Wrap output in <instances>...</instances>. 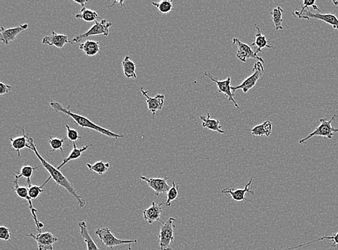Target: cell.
<instances>
[{
	"label": "cell",
	"instance_id": "obj_1",
	"mask_svg": "<svg viewBox=\"0 0 338 250\" xmlns=\"http://www.w3.org/2000/svg\"><path fill=\"white\" fill-rule=\"evenodd\" d=\"M29 144H30V147H31V150L32 152L35 153L36 157H38V160L41 162L43 167H44L45 170L49 173L50 177H51L52 180H53L58 186L64 188V189L72 196L73 199H75L76 201H77L78 204H79V207H80L81 209H82V208H84V206L87 205V201L82 199V196H81L80 195L78 194L77 191L74 189V186H73L70 182L68 180L67 178L64 176V174L61 173L59 170H58L57 167L53 166L49 162H47V161L44 160V159L42 157V156L39 154L38 151L37 150L36 145L35 144V141H34V139H32V138H30V139H29Z\"/></svg>",
	"mask_w": 338,
	"mask_h": 250
},
{
	"label": "cell",
	"instance_id": "obj_2",
	"mask_svg": "<svg viewBox=\"0 0 338 250\" xmlns=\"http://www.w3.org/2000/svg\"><path fill=\"white\" fill-rule=\"evenodd\" d=\"M50 106L57 113H64V114L72 118L74 123H76L77 126H80V127L93 130V131H97L100 134L105 135L108 137L113 138V139H121V138L124 137L123 135L117 134L114 132H112L106 128L97 126L95 123L89 120L88 118L81 116V115L77 114V113H73L70 110V106L68 107L67 108H65L61 103H57V102H51Z\"/></svg>",
	"mask_w": 338,
	"mask_h": 250
},
{
	"label": "cell",
	"instance_id": "obj_3",
	"mask_svg": "<svg viewBox=\"0 0 338 250\" xmlns=\"http://www.w3.org/2000/svg\"><path fill=\"white\" fill-rule=\"evenodd\" d=\"M337 115H334L330 121H328L326 118H320V126L313 132L310 133V134L306 138L301 139L299 143L301 144H305L307 140L315 136H323L329 139H332L335 133L338 132V128H335L332 126V123L337 118Z\"/></svg>",
	"mask_w": 338,
	"mask_h": 250
},
{
	"label": "cell",
	"instance_id": "obj_4",
	"mask_svg": "<svg viewBox=\"0 0 338 250\" xmlns=\"http://www.w3.org/2000/svg\"><path fill=\"white\" fill-rule=\"evenodd\" d=\"M175 220L176 219L170 218L161 227L159 235L161 250H173L171 245L175 243L174 230L175 229V225H174V222Z\"/></svg>",
	"mask_w": 338,
	"mask_h": 250
},
{
	"label": "cell",
	"instance_id": "obj_5",
	"mask_svg": "<svg viewBox=\"0 0 338 250\" xmlns=\"http://www.w3.org/2000/svg\"><path fill=\"white\" fill-rule=\"evenodd\" d=\"M95 234L100 239L102 245L112 250H113L114 247L118 246V245L137 244L138 243L136 240H119V239L115 238L113 234L112 233L110 229L108 228V227L98 229V230H96Z\"/></svg>",
	"mask_w": 338,
	"mask_h": 250
},
{
	"label": "cell",
	"instance_id": "obj_6",
	"mask_svg": "<svg viewBox=\"0 0 338 250\" xmlns=\"http://www.w3.org/2000/svg\"><path fill=\"white\" fill-rule=\"evenodd\" d=\"M112 25L113 24L111 22H108L106 19H102L100 22L96 21L95 25L91 27L88 31L74 37L72 40V43L74 44V43H79L84 38L95 36V35H103L104 36H108L109 28L111 27Z\"/></svg>",
	"mask_w": 338,
	"mask_h": 250
},
{
	"label": "cell",
	"instance_id": "obj_7",
	"mask_svg": "<svg viewBox=\"0 0 338 250\" xmlns=\"http://www.w3.org/2000/svg\"><path fill=\"white\" fill-rule=\"evenodd\" d=\"M264 67H263V63L261 61H258V63H256L254 65V67H253V73L250 77L247 78L246 79L243 81V83L240 84V85L237 86V87H232V91L233 92V94L237 90H242L243 91V92L247 93L250 90V89L253 88V87H255V84H256L258 81L259 80L260 78L263 76V73H264Z\"/></svg>",
	"mask_w": 338,
	"mask_h": 250
},
{
	"label": "cell",
	"instance_id": "obj_8",
	"mask_svg": "<svg viewBox=\"0 0 338 250\" xmlns=\"http://www.w3.org/2000/svg\"><path fill=\"white\" fill-rule=\"evenodd\" d=\"M12 189L19 198L27 201L29 208H30V212H31L32 218H33L34 222H35V227H36L38 231H40L41 229L43 228L44 225L41 222H39L38 217H37L36 213L38 212V210L35 209L33 207V205H32V200L28 194V188H27V187L19 186L18 182L14 181V187H13Z\"/></svg>",
	"mask_w": 338,
	"mask_h": 250
},
{
	"label": "cell",
	"instance_id": "obj_9",
	"mask_svg": "<svg viewBox=\"0 0 338 250\" xmlns=\"http://www.w3.org/2000/svg\"><path fill=\"white\" fill-rule=\"evenodd\" d=\"M26 237L33 239L38 244V250H53V244L58 241V238L51 232H40L38 235L27 234Z\"/></svg>",
	"mask_w": 338,
	"mask_h": 250
},
{
	"label": "cell",
	"instance_id": "obj_10",
	"mask_svg": "<svg viewBox=\"0 0 338 250\" xmlns=\"http://www.w3.org/2000/svg\"><path fill=\"white\" fill-rule=\"evenodd\" d=\"M233 44L237 45V57L243 62H246L248 58H256L262 63L265 62L263 58L255 53L250 45L242 43L239 39L236 38L233 39Z\"/></svg>",
	"mask_w": 338,
	"mask_h": 250
},
{
	"label": "cell",
	"instance_id": "obj_11",
	"mask_svg": "<svg viewBox=\"0 0 338 250\" xmlns=\"http://www.w3.org/2000/svg\"><path fill=\"white\" fill-rule=\"evenodd\" d=\"M140 178L153 190L156 196H160L161 194L168 192L171 188V186L167 183V177L164 178H154L141 176Z\"/></svg>",
	"mask_w": 338,
	"mask_h": 250
},
{
	"label": "cell",
	"instance_id": "obj_12",
	"mask_svg": "<svg viewBox=\"0 0 338 250\" xmlns=\"http://www.w3.org/2000/svg\"><path fill=\"white\" fill-rule=\"evenodd\" d=\"M204 74L206 77L211 79V81H213L214 83L217 84L219 93L224 94L228 98L229 101H232L237 108H240L238 104L237 103V102L234 99V94L232 91V87H231V82H232L231 81V77L227 78L225 80H217L214 77H211V74L208 72H205Z\"/></svg>",
	"mask_w": 338,
	"mask_h": 250
},
{
	"label": "cell",
	"instance_id": "obj_13",
	"mask_svg": "<svg viewBox=\"0 0 338 250\" xmlns=\"http://www.w3.org/2000/svg\"><path fill=\"white\" fill-rule=\"evenodd\" d=\"M253 178H252L250 181L247 183L246 186L243 189H235V188H227L222 190V193L223 194L230 195L231 198L237 202H243V201H250V200L247 199L245 198V194L247 193H251L252 195H254V191L251 189L252 183H253Z\"/></svg>",
	"mask_w": 338,
	"mask_h": 250
},
{
	"label": "cell",
	"instance_id": "obj_14",
	"mask_svg": "<svg viewBox=\"0 0 338 250\" xmlns=\"http://www.w3.org/2000/svg\"><path fill=\"white\" fill-rule=\"evenodd\" d=\"M27 28H28V24H23V25L12 27V28L6 29L1 27L0 30V39L4 44L9 45V43L15 40L19 33L25 31Z\"/></svg>",
	"mask_w": 338,
	"mask_h": 250
},
{
	"label": "cell",
	"instance_id": "obj_15",
	"mask_svg": "<svg viewBox=\"0 0 338 250\" xmlns=\"http://www.w3.org/2000/svg\"><path fill=\"white\" fill-rule=\"evenodd\" d=\"M141 91L142 95L145 97L148 109L152 113V116L154 118L157 110H161L163 108L165 105V95H157L155 97H152L148 95L147 91L144 90L143 87H141Z\"/></svg>",
	"mask_w": 338,
	"mask_h": 250
},
{
	"label": "cell",
	"instance_id": "obj_16",
	"mask_svg": "<svg viewBox=\"0 0 338 250\" xmlns=\"http://www.w3.org/2000/svg\"><path fill=\"white\" fill-rule=\"evenodd\" d=\"M163 204V203L157 204L153 201L152 206L143 212V217H144V220L147 222L149 225H152L156 222H162L161 216L163 213V209H162Z\"/></svg>",
	"mask_w": 338,
	"mask_h": 250
},
{
	"label": "cell",
	"instance_id": "obj_17",
	"mask_svg": "<svg viewBox=\"0 0 338 250\" xmlns=\"http://www.w3.org/2000/svg\"><path fill=\"white\" fill-rule=\"evenodd\" d=\"M301 19H310V18L318 19L326 22L329 25H332L333 28L338 30V18L337 16L331 14H322V13L313 12L309 9L305 12V14L300 17Z\"/></svg>",
	"mask_w": 338,
	"mask_h": 250
},
{
	"label": "cell",
	"instance_id": "obj_18",
	"mask_svg": "<svg viewBox=\"0 0 338 250\" xmlns=\"http://www.w3.org/2000/svg\"><path fill=\"white\" fill-rule=\"evenodd\" d=\"M42 43L43 44L55 46L58 48H64V45L66 43H71L73 44L72 41H70L68 38L67 35L64 34L56 33V32L52 31L51 35L45 36L42 40Z\"/></svg>",
	"mask_w": 338,
	"mask_h": 250
},
{
	"label": "cell",
	"instance_id": "obj_19",
	"mask_svg": "<svg viewBox=\"0 0 338 250\" xmlns=\"http://www.w3.org/2000/svg\"><path fill=\"white\" fill-rule=\"evenodd\" d=\"M255 28L256 29V34L255 36V42L250 45V47L253 48V51L256 54L261 52L262 49L265 48H276L272 45L268 44V42L270 41L266 38V35H263L262 32L261 27L258 24H255Z\"/></svg>",
	"mask_w": 338,
	"mask_h": 250
},
{
	"label": "cell",
	"instance_id": "obj_20",
	"mask_svg": "<svg viewBox=\"0 0 338 250\" xmlns=\"http://www.w3.org/2000/svg\"><path fill=\"white\" fill-rule=\"evenodd\" d=\"M22 131H23V135L22 136L16 138H12V136L9 137V140L11 141V146H12V149L17 152L18 157H20L21 150L25 149V148H27V149H30L31 150V147L29 144V139H30V138L28 137V134H25V130L22 129Z\"/></svg>",
	"mask_w": 338,
	"mask_h": 250
},
{
	"label": "cell",
	"instance_id": "obj_21",
	"mask_svg": "<svg viewBox=\"0 0 338 250\" xmlns=\"http://www.w3.org/2000/svg\"><path fill=\"white\" fill-rule=\"evenodd\" d=\"M79 49L83 51L89 57H92L100 52V43L92 40H87L79 45Z\"/></svg>",
	"mask_w": 338,
	"mask_h": 250
},
{
	"label": "cell",
	"instance_id": "obj_22",
	"mask_svg": "<svg viewBox=\"0 0 338 250\" xmlns=\"http://www.w3.org/2000/svg\"><path fill=\"white\" fill-rule=\"evenodd\" d=\"M79 227L80 229V235L83 238L84 243H86L87 247V250H100L98 247L95 244L94 240L91 238L87 230V225L85 222H79Z\"/></svg>",
	"mask_w": 338,
	"mask_h": 250
},
{
	"label": "cell",
	"instance_id": "obj_23",
	"mask_svg": "<svg viewBox=\"0 0 338 250\" xmlns=\"http://www.w3.org/2000/svg\"><path fill=\"white\" fill-rule=\"evenodd\" d=\"M200 119L202 121V126L205 128L211 130L212 131L224 134V131L222 130L220 126V121L219 120L211 119L210 113H207V116H200Z\"/></svg>",
	"mask_w": 338,
	"mask_h": 250
},
{
	"label": "cell",
	"instance_id": "obj_24",
	"mask_svg": "<svg viewBox=\"0 0 338 250\" xmlns=\"http://www.w3.org/2000/svg\"><path fill=\"white\" fill-rule=\"evenodd\" d=\"M92 144H89V145L85 146V147L81 148V149H77V146H76L75 142L73 143V149L71 151V153L69 154L67 157L66 159H64L63 160L62 163L57 167L58 170H61L64 165H66L68 162H70L71 160H75L79 159V157L82 156V153L84 152H85L86 150L89 149V147H92Z\"/></svg>",
	"mask_w": 338,
	"mask_h": 250
},
{
	"label": "cell",
	"instance_id": "obj_25",
	"mask_svg": "<svg viewBox=\"0 0 338 250\" xmlns=\"http://www.w3.org/2000/svg\"><path fill=\"white\" fill-rule=\"evenodd\" d=\"M38 168V167L30 166V165H24V166L22 167L19 173L14 174V181L18 182L21 178H25L27 180V187L31 186V177L32 174Z\"/></svg>",
	"mask_w": 338,
	"mask_h": 250
},
{
	"label": "cell",
	"instance_id": "obj_26",
	"mask_svg": "<svg viewBox=\"0 0 338 250\" xmlns=\"http://www.w3.org/2000/svg\"><path fill=\"white\" fill-rule=\"evenodd\" d=\"M272 123L271 121H265L262 124L255 126L253 129H246L255 136H270L272 133Z\"/></svg>",
	"mask_w": 338,
	"mask_h": 250
},
{
	"label": "cell",
	"instance_id": "obj_27",
	"mask_svg": "<svg viewBox=\"0 0 338 250\" xmlns=\"http://www.w3.org/2000/svg\"><path fill=\"white\" fill-rule=\"evenodd\" d=\"M122 67H123V74L125 77L127 79H137V75L136 73V65L134 62L131 61L130 56H126L123 62H122Z\"/></svg>",
	"mask_w": 338,
	"mask_h": 250
},
{
	"label": "cell",
	"instance_id": "obj_28",
	"mask_svg": "<svg viewBox=\"0 0 338 250\" xmlns=\"http://www.w3.org/2000/svg\"><path fill=\"white\" fill-rule=\"evenodd\" d=\"M76 19H81L85 22H96V19L99 18L98 14L95 11L83 7L81 9L80 13L75 15Z\"/></svg>",
	"mask_w": 338,
	"mask_h": 250
},
{
	"label": "cell",
	"instance_id": "obj_29",
	"mask_svg": "<svg viewBox=\"0 0 338 250\" xmlns=\"http://www.w3.org/2000/svg\"><path fill=\"white\" fill-rule=\"evenodd\" d=\"M284 13V9L281 6H277L273 9L272 12H271V14L272 15V20L274 22L275 27L276 30H283L284 27L282 26V22L284 21L282 15Z\"/></svg>",
	"mask_w": 338,
	"mask_h": 250
},
{
	"label": "cell",
	"instance_id": "obj_30",
	"mask_svg": "<svg viewBox=\"0 0 338 250\" xmlns=\"http://www.w3.org/2000/svg\"><path fill=\"white\" fill-rule=\"evenodd\" d=\"M87 168L90 171L95 172V173L98 174V175H104L108 169L110 168V164L109 162H104L102 161H99L96 162L94 165H90V164H87Z\"/></svg>",
	"mask_w": 338,
	"mask_h": 250
},
{
	"label": "cell",
	"instance_id": "obj_31",
	"mask_svg": "<svg viewBox=\"0 0 338 250\" xmlns=\"http://www.w3.org/2000/svg\"><path fill=\"white\" fill-rule=\"evenodd\" d=\"M331 240V241L333 242L332 247H331V248H337V249H338V233H336V234H335V235H333V236H330V237L329 236H324V237H323V238L318 239V240H314V241L310 242V243H306V244L300 245H299V246L295 247V248H288V249H286V250H284L298 249V248H302V247L307 246V245L313 244V243H318V242L323 241V240Z\"/></svg>",
	"mask_w": 338,
	"mask_h": 250
},
{
	"label": "cell",
	"instance_id": "obj_32",
	"mask_svg": "<svg viewBox=\"0 0 338 250\" xmlns=\"http://www.w3.org/2000/svg\"><path fill=\"white\" fill-rule=\"evenodd\" d=\"M152 4L158 9L161 14H167L173 9L172 0H162L159 2H152Z\"/></svg>",
	"mask_w": 338,
	"mask_h": 250
},
{
	"label": "cell",
	"instance_id": "obj_33",
	"mask_svg": "<svg viewBox=\"0 0 338 250\" xmlns=\"http://www.w3.org/2000/svg\"><path fill=\"white\" fill-rule=\"evenodd\" d=\"M179 184L176 182H172V186L170 188V191L167 192V200L165 201V204L168 207H170L172 205V203L177 199L178 196Z\"/></svg>",
	"mask_w": 338,
	"mask_h": 250
},
{
	"label": "cell",
	"instance_id": "obj_34",
	"mask_svg": "<svg viewBox=\"0 0 338 250\" xmlns=\"http://www.w3.org/2000/svg\"><path fill=\"white\" fill-rule=\"evenodd\" d=\"M51 179V177H49V178L41 186H35V185L32 186V185L31 186L28 187V194L32 201L36 199L40 196V194H41L44 191L43 188H44L45 185H46Z\"/></svg>",
	"mask_w": 338,
	"mask_h": 250
},
{
	"label": "cell",
	"instance_id": "obj_35",
	"mask_svg": "<svg viewBox=\"0 0 338 250\" xmlns=\"http://www.w3.org/2000/svg\"><path fill=\"white\" fill-rule=\"evenodd\" d=\"M303 4L304 6H302V9H301L300 11L295 10L294 12V15L297 16L299 18H300V17L303 15L304 13L306 12V11L309 10L310 6H313L314 9L320 11V9L318 8V6L315 4V0H304Z\"/></svg>",
	"mask_w": 338,
	"mask_h": 250
},
{
	"label": "cell",
	"instance_id": "obj_36",
	"mask_svg": "<svg viewBox=\"0 0 338 250\" xmlns=\"http://www.w3.org/2000/svg\"><path fill=\"white\" fill-rule=\"evenodd\" d=\"M50 147L52 149V153L55 151L60 150L63 152V146H64V140L62 139H58V138H53L50 136L49 141Z\"/></svg>",
	"mask_w": 338,
	"mask_h": 250
},
{
	"label": "cell",
	"instance_id": "obj_37",
	"mask_svg": "<svg viewBox=\"0 0 338 250\" xmlns=\"http://www.w3.org/2000/svg\"><path fill=\"white\" fill-rule=\"evenodd\" d=\"M66 136H67L68 139L71 142L74 143L76 142L77 140H79V139H81L80 136L79 135L77 131H76L75 129H72L69 127V126L66 125Z\"/></svg>",
	"mask_w": 338,
	"mask_h": 250
},
{
	"label": "cell",
	"instance_id": "obj_38",
	"mask_svg": "<svg viewBox=\"0 0 338 250\" xmlns=\"http://www.w3.org/2000/svg\"><path fill=\"white\" fill-rule=\"evenodd\" d=\"M0 239L6 242L11 240L10 230L4 226L0 227Z\"/></svg>",
	"mask_w": 338,
	"mask_h": 250
},
{
	"label": "cell",
	"instance_id": "obj_39",
	"mask_svg": "<svg viewBox=\"0 0 338 250\" xmlns=\"http://www.w3.org/2000/svg\"><path fill=\"white\" fill-rule=\"evenodd\" d=\"M11 90H12V87L10 85H7V84L2 83V82L0 83V95L8 93Z\"/></svg>",
	"mask_w": 338,
	"mask_h": 250
},
{
	"label": "cell",
	"instance_id": "obj_40",
	"mask_svg": "<svg viewBox=\"0 0 338 250\" xmlns=\"http://www.w3.org/2000/svg\"><path fill=\"white\" fill-rule=\"evenodd\" d=\"M74 2L77 3V4H81V6H85L86 4H87L88 1H87V0H81V1H75V0H74Z\"/></svg>",
	"mask_w": 338,
	"mask_h": 250
},
{
	"label": "cell",
	"instance_id": "obj_41",
	"mask_svg": "<svg viewBox=\"0 0 338 250\" xmlns=\"http://www.w3.org/2000/svg\"><path fill=\"white\" fill-rule=\"evenodd\" d=\"M333 4H335V5L338 6V1H335V0H333Z\"/></svg>",
	"mask_w": 338,
	"mask_h": 250
},
{
	"label": "cell",
	"instance_id": "obj_42",
	"mask_svg": "<svg viewBox=\"0 0 338 250\" xmlns=\"http://www.w3.org/2000/svg\"></svg>",
	"mask_w": 338,
	"mask_h": 250
}]
</instances>
